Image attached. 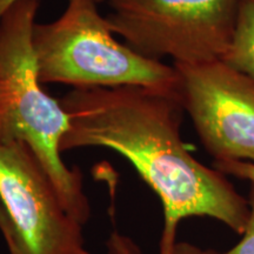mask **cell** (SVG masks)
Here are the masks:
<instances>
[{
    "instance_id": "obj_1",
    "label": "cell",
    "mask_w": 254,
    "mask_h": 254,
    "mask_svg": "<svg viewBox=\"0 0 254 254\" xmlns=\"http://www.w3.org/2000/svg\"><path fill=\"white\" fill-rule=\"evenodd\" d=\"M69 120L62 152L103 147L122 155L160 199L159 254H172L180 221L207 217L243 234L249 199L227 176L190 153L180 134L179 97L140 87L72 90L59 100Z\"/></svg>"
},
{
    "instance_id": "obj_2",
    "label": "cell",
    "mask_w": 254,
    "mask_h": 254,
    "mask_svg": "<svg viewBox=\"0 0 254 254\" xmlns=\"http://www.w3.org/2000/svg\"><path fill=\"white\" fill-rule=\"evenodd\" d=\"M40 0H18L0 20V85L5 100L0 111V141L25 142L49 176L63 205L85 225L91 205L79 168L62 158V140L69 128L59 100L41 87L32 34Z\"/></svg>"
},
{
    "instance_id": "obj_3",
    "label": "cell",
    "mask_w": 254,
    "mask_h": 254,
    "mask_svg": "<svg viewBox=\"0 0 254 254\" xmlns=\"http://www.w3.org/2000/svg\"><path fill=\"white\" fill-rule=\"evenodd\" d=\"M32 46L41 84L73 90L140 87L178 95L176 67L117 40L98 0H67L58 19L34 25Z\"/></svg>"
},
{
    "instance_id": "obj_4",
    "label": "cell",
    "mask_w": 254,
    "mask_h": 254,
    "mask_svg": "<svg viewBox=\"0 0 254 254\" xmlns=\"http://www.w3.org/2000/svg\"><path fill=\"white\" fill-rule=\"evenodd\" d=\"M111 30L145 58L192 65L221 60L240 0H104Z\"/></svg>"
},
{
    "instance_id": "obj_5",
    "label": "cell",
    "mask_w": 254,
    "mask_h": 254,
    "mask_svg": "<svg viewBox=\"0 0 254 254\" xmlns=\"http://www.w3.org/2000/svg\"><path fill=\"white\" fill-rule=\"evenodd\" d=\"M0 199L13 226L9 254H93L25 142L0 141Z\"/></svg>"
},
{
    "instance_id": "obj_6",
    "label": "cell",
    "mask_w": 254,
    "mask_h": 254,
    "mask_svg": "<svg viewBox=\"0 0 254 254\" xmlns=\"http://www.w3.org/2000/svg\"><path fill=\"white\" fill-rule=\"evenodd\" d=\"M173 66L180 104L214 163L254 164V79L222 60Z\"/></svg>"
},
{
    "instance_id": "obj_7",
    "label": "cell",
    "mask_w": 254,
    "mask_h": 254,
    "mask_svg": "<svg viewBox=\"0 0 254 254\" xmlns=\"http://www.w3.org/2000/svg\"><path fill=\"white\" fill-rule=\"evenodd\" d=\"M221 60L254 79V0H240L233 36Z\"/></svg>"
},
{
    "instance_id": "obj_8",
    "label": "cell",
    "mask_w": 254,
    "mask_h": 254,
    "mask_svg": "<svg viewBox=\"0 0 254 254\" xmlns=\"http://www.w3.org/2000/svg\"><path fill=\"white\" fill-rule=\"evenodd\" d=\"M250 217L241 239L236 246L222 254H254V183L251 184L249 193ZM219 254V253H218Z\"/></svg>"
},
{
    "instance_id": "obj_9",
    "label": "cell",
    "mask_w": 254,
    "mask_h": 254,
    "mask_svg": "<svg viewBox=\"0 0 254 254\" xmlns=\"http://www.w3.org/2000/svg\"><path fill=\"white\" fill-rule=\"evenodd\" d=\"M213 167L224 173L225 176H232L239 179L254 183V164L246 161H219L213 163Z\"/></svg>"
},
{
    "instance_id": "obj_10",
    "label": "cell",
    "mask_w": 254,
    "mask_h": 254,
    "mask_svg": "<svg viewBox=\"0 0 254 254\" xmlns=\"http://www.w3.org/2000/svg\"><path fill=\"white\" fill-rule=\"evenodd\" d=\"M107 254H142L140 247L131 238L113 232L106 241Z\"/></svg>"
},
{
    "instance_id": "obj_11",
    "label": "cell",
    "mask_w": 254,
    "mask_h": 254,
    "mask_svg": "<svg viewBox=\"0 0 254 254\" xmlns=\"http://www.w3.org/2000/svg\"><path fill=\"white\" fill-rule=\"evenodd\" d=\"M0 232L4 237L6 246H8L13 239V226L1 199H0Z\"/></svg>"
},
{
    "instance_id": "obj_12",
    "label": "cell",
    "mask_w": 254,
    "mask_h": 254,
    "mask_svg": "<svg viewBox=\"0 0 254 254\" xmlns=\"http://www.w3.org/2000/svg\"><path fill=\"white\" fill-rule=\"evenodd\" d=\"M172 254H218V253L212 250L200 249V247L193 245V244L185 243V241H180V243H177Z\"/></svg>"
},
{
    "instance_id": "obj_13",
    "label": "cell",
    "mask_w": 254,
    "mask_h": 254,
    "mask_svg": "<svg viewBox=\"0 0 254 254\" xmlns=\"http://www.w3.org/2000/svg\"><path fill=\"white\" fill-rule=\"evenodd\" d=\"M18 0H0V20L4 17V14L14 5Z\"/></svg>"
},
{
    "instance_id": "obj_14",
    "label": "cell",
    "mask_w": 254,
    "mask_h": 254,
    "mask_svg": "<svg viewBox=\"0 0 254 254\" xmlns=\"http://www.w3.org/2000/svg\"><path fill=\"white\" fill-rule=\"evenodd\" d=\"M4 100H5V93H4V91H2L1 85H0V111H1V109H2Z\"/></svg>"
}]
</instances>
